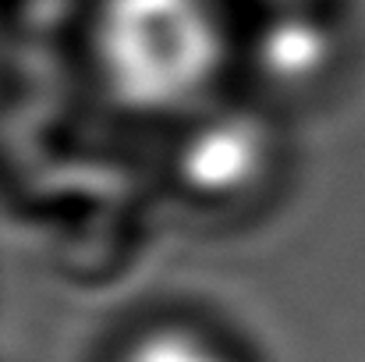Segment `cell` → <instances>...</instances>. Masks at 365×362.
<instances>
[{
    "label": "cell",
    "mask_w": 365,
    "mask_h": 362,
    "mask_svg": "<svg viewBox=\"0 0 365 362\" xmlns=\"http://www.w3.org/2000/svg\"><path fill=\"white\" fill-rule=\"evenodd\" d=\"M89 61L103 93L135 118L199 114L231 64L217 0H96Z\"/></svg>",
    "instance_id": "cell-1"
},
{
    "label": "cell",
    "mask_w": 365,
    "mask_h": 362,
    "mask_svg": "<svg viewBox=\"0 0 365 362\" xmlns=\"http://www.w3.org/2000/svg\"><path fill=\"white\" fill-rule=\"evenodd\" d=\"M110 362H242L217 334L195 323H149L135 331Z\"/></svg>",
    "instance_id": "cell-3"
},
{
    "label": "cell",
    "mask_w": 365,
    "mask_h": 362,
    "mask_svg": "<svg viewBox=\"0 0 365 362\" xmlns=\"http://www.w3.org/2000/svg\"><path fill=\"white\" fill-rule=\"evenodd\" d=\"M269 167L273 139L252 114H206L181 149V178L206 199L242 196L269 174Z\"/></svg>",
    "instance_id": "cell-2"
},
{
    "label": "cell",
    "mask_w": 365,
    "mask_h": 362,
    "mask_svg": "<svg viewBox=\"0 0 365 362\" xmlns=\"http://www.w3.org/2000/svg\"><path fill=\"white\" fill-rule=\"evenodd\" d=\"M269 4H284V7H298V4H305V0H269Z\"/></svg>",
    "instance_id": "cell-4"
}]
</instances>
